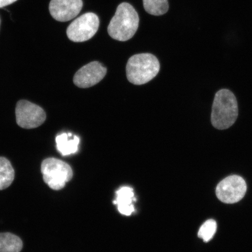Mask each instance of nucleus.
Masks as SVG:
<instances>
[{"label":"nucleus","mask_w":252,"mask_h":252,"mask_svg":"<svg viewBox=\"0 0 252 252\" xmlns=\"http://www.w3.org/2000/svg\"><path fill=\"white\" fill-rule=\"evenodd\" d=\"M145 10L148 13L155 15H162L168 11V0H143Z\"/></svg>","instance_id":"4468645a"},{"label":"nucleus","mask_w":252,"mask_h":252,"mask_svg":"<svg viewBox=\"0 0 252 252\" xmlns=\"http://www.w3.org/2000/svg\"><path fill=\"white\" fill-rule=\"evenodd\" d=\"M106 72V68L104 67L101 63L93 62L83 66L75 73L73 82L78 87H91L103 80Z\"/></svg>","instance_id":"6e6552de"},{"label":"nucleus","mask_w":252,"mask_h":252,"mask_svg":"<svg viewBox=\"0 0 252 252\" xmlns=\"http://www.w3.org/2000/svg\"><path fill=\"white\" fill-rule=\"evenodd\" d=\"M44 182L55 190L64 188L66 183L71 180L73 172L71 166L63 160L49 158L41 165Z\"/></svg>","instance_id":"20e7f679"},{"label":"nucleus","mask_w":252,"mask_h":252,"mask_svg":"<svg viewBox=\"0 0 252 252\" xmlns=\"http://www.w3.org/2000/svg\"><path fill=\"white\" fill-rule=\"evenodd\" d=\"M217 230V223L214 220H206L201 225L198 232V236L203 239L204 242H208L212 239L216 234Z\"/></svg>","instance_id":"2eb2a0df"},{"label":"nucleus","mask_w":252,"mask_h":252,"mask_svg":"<svg viewBox=\"0 0 252 252\" xmlns=\"http://www.w3.org/2000/svg\"><path fill=\"white\" fill-rule=\"evenodd\" d=\"M138 25L139 17L137 11L128 3L123 2L118 6L110 21L108 31L113 39L125 42L134 35Z\"/></svg>","instance_id":"f03ea898"},{"label":"nucleus","mask_w":252,"mask_h":252,"mask_svg":"<svg viewBox=\"0 0 252 252\" xmlns=\"http://www.w3.org/2000/svg\"><path fill=\"white\" fill-rule=\"evenodd\" d=\"M15 115L18 125L26 129L38 127L46 119V113L41 107L26 100L17 103Z\"/></svg>","instance_id":"423d86ee"},{"label":"nucleus","mask_w":252,"mask_h":252,"mask_svg":"<svg viewBox=\"0 0 252 252\" xmlns=\"http://www.w3.org/2000/svg\"><path fill=\"white\" fill-rule=\"evenodd\" d=\"M247 190V184L238 175L228 176L220 182L216 188L217 197L222 202L233 204L242 199Z\"/></svg>","instance_id":"0eeeda50"},{"label":"nucleus","mask_w":252,"mask_h":252,"mask_svg":"<svg viewBox=\"0 0 252 252\" xmlns=\"http://www.w3.org/2000/svg\"><path fill=\"white\" fill-rule=\"evenodd\" d=\"M23 247V241L17 235L0 233V252H20Z\"/></svg>","instance_id":"f8f14e48"},{"label":"nucleus","mask_w":252,"mask_h":252,"mask_svg":"<svg viewBox=\"0 0 252 252\" xmlns=\"http://www.w3.org/2000/svg\"><path fill=\"white\" fill-rule=\"evenodd\" d=\"M135 200L133 189L124 187L116 191L114 203L117 205L120 213L123 215L128 216L134 212L133 202Z\"/></svg>","instance_id":"9d476101"},{"label":"nucleus","mask_w":252,"mask_h":252,"mask_svg":"<svg viewBox=\"0 0 252 252\" xmlns=\"http://www.w3.org/2000/svg\"><path fill=\"white\" fill-rule=\"evenodd\" d=\"M99 27L98 17L93 12H88L82 15L69 25L67 36L72 42H86L95 34Z\"/></svg>","instance_id":"39448f33"},{"label":"nucleus","mask_w":252,"mask_h":252,"mask_svg":"<svg viewBox=\"0 0 252 252\" xmlns=\"http://www.w3.org/2000/svg\"><path fill=\"white\" fill-rule=\"evenodd\" d=\"M83 6L82 0H52L49 11L56 21L67 22L77 17Z\"/></svg>","instance_id":"1a4fd4ad"},{"label":"nucleus","mask_w":252,"mask_h":252,"mask_svg":"<svg viewBox=\"0 0 252 252\" xmlns=\"http://www.w3.org/2000/svg\"><path fill=\"white\" fill-rule=\"evenodd\" d=\"M17 1V0H0V8L10 5Z\"/></svg>","instance_id":"dca6fc26"},{"label":"nucleus","mask_w":252,"mask_h":252,"mask_svg":"<svg viewBox=\"0 0 252 252\" xmlns=\"http://www.w3.org/2000/svg\"><path fill=\"white\" fill-rule=\"evenodd\" d=\"M238 116L237 100L227 89L220 90L214 97L211 121L214 128L225 130L234 125Z\"/></svg>","instance_id":"f257e3e1"},{"label":"nucleus","mask_w":252,"mask_h":252,"mask_svg":"<svg viewBox=\"0 0 252 252\" xmlns=\"http://www.w3.org/2000/svg\"><path fill=\"white\" fill-rule=\"evenodd\" d=\"M80 138L71 133H62L56 138L57 149L63 156H70L78 150Z\"/></svg>","instance_id":"9b49d317"},{"label":"nucleus","mask_w":252,"mask_h":252,"mask_svg":"<svg viewBox=\"0 0 252 252\" xmlns=\"http://www.w3.org/2000/svg\"><path fill=\"white\" fill-rule=\"evenodd\" d=\"M14 177V170L10 162L4 157H0V190L8 188Z\"/></svg>","instance_id":"ddd939ff"},{"label":"nucleus","mask_w":252,"mask_h":252,"mask_svg":"<svg viewBox=\"0 0 252 252\" xmlns=\"http://www.w3.org/2000/svg\"><path fill=\"white\" fill-rule=\"evenodd\" d=\"M159 70L158 60L150 53H141L131 56L126 65L128 80L135 85L149 83L157 76Z\"/></svg>","instance_id":"7ed1b4c3"}]
</instances>
